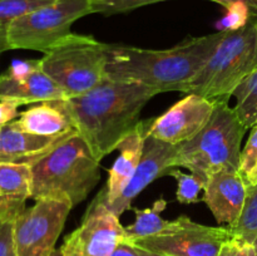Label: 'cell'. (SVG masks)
<instances>
[{
  "instance_id": "obj_1",
  "label": "cell",
  "mask_w": 257,
  "mask_h": 256,
  "mask_svg": "<svg viewBox=\"0 0 257 256\" xmlns=\"http://www.w3.org/2000/svg\"><path fill=\"white\" fill-rule=\"evenodd\" d=\"M158 93L141 83L105 78L84 94L52 102L67 113L95 157L102 161L140 124L143 107Z\"/></svg>"
},
{
  "instance_id": "obj_2",
  "label": "cell",
  "mask_w": 257,
  "mask_h": 256,
  "mask_svg": "<svg viewBox=\"0 0 257 256\" xmlns=\"http://www.w3.org/2000/svg\"><path fill=\"white\" fill-rule=\"evenodd\" d=\"M225 32L191 38L163 50L143 49L123 44H108L107 78L141 83L162 92H185L202 70Z\"/></svg>"
},
{
  "instance_id": "obj_3",
  "label": "cell",
  "mask_w": 257,
  "mask_h": 256,
  "mask_svg": "<svg viewBox=\"0 0 257 256\" xmlns=\"http://www.w3.org/2000/svg\"><path fill=\"white\" fill-rule=\"evenodd\" d=\"M33 200H64L79 205L100 180V161L79 132L32 166Z\"/></svg>"
},
{
  "instance_id": "obj_4",
  "label": "cell",
  "mask_w": 257,
  "mask_h": 256,
  "mask_svg": "<svg viewBox=\"0 0 257 256\" xmlns=\"http://www.w3.org/2000/svg\"><path fill=\"white\" fill-rule=\"evenodd\" d=\"M246 131L228 100H216L205 127L192 140L178 145L173 168H188L205 183L217 171H240L241 143Z\"/></svg>"
},
{
  "instance_id": "obj_5",
  "label": "cell",
  "mask_w": 257,
  "mask_h": 256,
  "mask_svg": "<svg viewBox=\"0 0 257 256\" xmlns=\"http://www.w3.org/2000/svg\"><path fill=\"white\" fill-rule=\"evenodd\" d=\"M257 69V18L235 32H226L205 67L186 93L207 99L230 100L241 83Z\"/></svg>"
},
{
  "instance_id": "obj_6",
  "label": "cell",
  "mask_w": 257,
  "mask_h": 256,
  "mask_svg": "<svg viewBox=\"0 0 257 256\" xmlns=\"http://www.w3.org/2000/svg\"><path fill=\"white\" fill-rule=\"evenodd\" d=\"M40 68L67 94H84L107 78L108 44L70 33L39 59Z\"/></svg>"
},
{
  "instance_id": "obj_7",
  "label": "cell",
  "mask_w": 257,
  "mask_h": 256,
  "mask_svg": "<svg viewBox=\"0 0 257 256\" xmlns=\"http://www.w3.org/2000/svg\"><path fill=\"white\" fill-rule=\"evenodd\" d=\"M88 14H92V0H55L14 20L8 29V47L45 54L72 33L70 28L78 19Z\"/></svg>"
},
{
  "instance_id": "obj_8",
  "label": "cell",
  "mask_w": 257,
  "mask_h": 256,
  "mask_svg": "<svg viewBox=\"0 0 257 256\" xmlns=\"http://www.w3.org/2000/svg\"><path fill=\"white\" fill-rule=\"evenodd\" d=\"M72 203L40 198L14 221L17 256H50L65 225Z\"/></svg>"
},
{
  "instance_id": "obj_9",
  "label": "cell",
  "mask_w": 257,
  "mask_h": 256,
  "mask_svg": "<svg viewBox=\"0 0 257 256\" xmlns=\"http://www.w3.org/2000/svg\"><path fill=\"white\" fill-rule=\"evenodd\" d=\"M232 237L230 227L201 225L182 215L157 235L132 243L163 256H217Z\"/></svg>"
},
{
  "instance_id": "obj_10",
  "label": "cell",
  "mask_w": 257,
  "mask_h": 256,
  "mask_svg": "<svg viewBox=\"0 0 257 256\" xmlns=\"http://www.w3.org/2000/svg\"><path fill=\"white\" fill-rule=\"evenodd\" d=\"M124 240V226L119 217L97 196L82 223L64 238L59 250L63 256H110Z\"/></svg>"
},
{
  "instance_id": "obj_11",
  "label": "cell",
  "mask_w": 257,
  "mask_h": 256,
  "mask_svg": "<svg viewBox=\"0 0 257 256\" xmlns=\"http://www.w3.org/2000/svg\"><path fill=\"white\" fill-rule=\"evenodd\" d=\"M215 102L188 93L153 120H146V138L152 137L170 145H182L192 140L210 119Z\"/></svg>"
},
{
  "instance_id": "obj_12",
  "label": "cell",
  "mask_w": 257,
  "mask_h": 256,
  "mask_svg": "<svg viewBox=\"0 0 257 256\" xmlns=\"http://www.w3.org/2000/svg\"><path fill=\"white\" fill-rule=\"evenodd\" d=\"M178 146L162 142L156 138L147 137L143 155L135 175L131 178L123 192L113 202L107 203V208L119 217L124 211L130 210L132 201L150 183L162 176H167L173 168V160L177 155Z\"/></svg>"
},
{
  "instance_id": "obj_13",
  "label": "cell",
  "mask_w": 257,
  "mask_h": 256,
  "mask_svg": "<svg viewBox=\"0 0 257 256\" xmlns=\"http://www.w3.org/2000/svg\"><path fill=\"white\" fill-rule=\"evenodd\" d=\"M247 190L248 185L240 171L221 170L207 178L202 200L218 223L233 227L245 207Z\"/></svg>"
},
{
  "instance_id": "obj_14",
  "label": "cell",
  "mask_w": 257,
  "mask_h": 256,
  "mask_svg": "<svg viewBox=\"0 0 257 256\" xmlns=\"http://www.w3.org/2000/svg\"><path fill=\"white\" fill-rule=\"evenodd\" d=\"M78 131L60 136H39L25 132L17 124L0 128V163L33 166Z\"/></svg>"
},
{
  "instance_id": "obj_15",
  "label": "cell",
  "mask_w": 257,
  "mask_h": 256,
  "mask_svg": "<svg viewBox=\"0 0 257 256\" xmlns=\"http://www.w3.org/2000/svg\"><path fill=\"white\" fill-rule=\"evenodd\" d=\"M145 142L146 122H141L118 146L119 156L108 172L107 185L97 195L103 203L113 202L123 192L142 158Z\"/></svg>"
},
{
  "instance_id": "obj_16",
  "label": "cell",
  "mask_w": 257,
  "mask_h": 256,
  "mask_svg": "<svg viewBox=\"0 0 257 256\" xmlns=\"http://www.w3.org/2000/svg\"><path fill=\"white\" fill-rule=\"evenodd\" d=\"M60 99H67V94L40 67L24 78L8 77L4 73L0 75V100L22 105Z\"/></svg>"
},
{
  "instance_id": "obj_17",
  "label": "cell",
  "mask_w": 257,
  "mask_h": 256,
  "mask_svg": "<svg viewBox=\"0 0 257 256\" xmlns=\"http://www.w3.org/2000/svg\"><path fill=\"white\" fill-rule=\"evenodd\" d=\"M32 166L0 163V217L15 221L32 198Z\"/></svg>"
},
{
  "instance_id": "obj_18",
  "label": "cell",
  "mask_w": 257,
  "mask_h": 256,
  "mask_svg": "<svg viewBox=\"0 0 257 256\" xmlns=\"http://www.w3.org/2000/svg\"><path fill=\"white\" fill-rule=\"evenodd\" d=\"M14 123L25 132L39 136H60L77 131L67 113L52 100L24 110Z\"/></svg>"
},
{
  "instance_id": "obj_19",
  "label": "cell",
  "mask_w": 257,
  "mask_h": 256,
  "mask_svg": "<svg viewBox=\"0 0 257 256\" xmlns=\"http://www.w3.org/2000/svg\"><path fill=\"white\" fill-rule=\"evenodd\" d=\"M167 202L162 198L156 201L151 207L145 210L133 208L136 213V220L132 225L124 226L125 240L128 242H136L142 238L151 237L165 230L170 221L163 220L161 213L165 211Z\"/></svg>"
},
{
  "instance_id": "obj_20",
  "label": "cell",
  "mask_w": 257,
  "mask_h": 256,
  "mask_svg": "<svg viewBox=\"0 0 257 256\" xmlns=\"http://www.w3.org/2000/svg\"><path fill=\"white\" fill-rule=\"evenodd\" d=\"M55 0H0V53L9 50L8 29L14 20L44 7Z\"/></svg>"
},
{
  "instance_id": "obj_21",
  "label": "cell",
  "mask_w": 257,
  "mask_h": 256,
  "mask_svg": "<svg viewBox=\"0 0 257 256\" xmlns=\"http://www.w3.org/2000/svg\"><path fill=\"white\" fill-rule=\"evenodd\" d=\"M231 228L233 237L246 245H253L257 240V183L248 186L245 207L237 223Z\"/></svg>"
},
{
  "instance_id": "obj_22",
  "label": "cell",
  "mask_w": 257,
  "mask_h": 256,
  "mask_svg": "<svg viewBox=\"0 0 257 256\" xmlns=\"http://www.w3.org/2000/svg\"><path fill=\"white\" fill-rule=\"evenodd\" d=\"M237 103L235 105L236 113L245 127L251 128L255 124L257 112V69L243 83L238 85L233 93Z\"/></svg>"
},
{
  "instance_id": "obj_23",
  "label": "cell",
  "mask_w": 257,
  "mask_h": 256,
  "mask_svg": "<svg viewBox=\"0 0 257 256\" xmlns=\"http://www.w3.org/2000/svg\"><path fill=\"white\" fill-rule=\"evenodd\" d=\"M226 14L216 23L218 32H235L242 29L257 15L252 12L250 5L243 0H236L225 8Z\"/></svg>"
},
{
  "instance_id": "obj_24",
  "label": "cell",
  "mask_w": 257,
  "mask_h": 256,
  "mask_svg": "<svg viewBox=\"0 0 257 256\" xmlns=\"http://www.w3.org/2000/svg\"><path fill=\"white\" fill-rule=\"evenodd\" d=\"M168 175L172 176L177 182V192L176 198L181 203H197L201 198H198L201 191L205 188V181L198 177L195 173H185L178 168L170 170Z\"/></svg>"
},
{
  "instance_id": "obj_25",
  "label": "cell",
  "mask_w": 257,
  "mask_h": 256,
  "mask_svg": "<svg viewBox=\"0 0 257 256\" xmlns=\"http://www.w3.org/2000/svg\"><path fill=\"white\" fill-rule=\"evenodd\" d=\"M167 0H92V14L114 15Z\"/></svg>"
},
{
  "instance_id": "obj_26",
  "label": "cell",
  "mask_w": 257,
  "mask_h": 256,
  "mask_svg": "<svg viewBox=\"0 0 257 256\" xmlns=\"http://www.w3.org/2000/svg\"><path fill=\"white\" fill-rule=\"evenodd\" d=\"M257 165V124H253L251 127L250 137L246 142L245 147L242 148L241 153V165H240V173L243 176V178H247L251 171L256 167Z\"/></svg>"
},
{
  "instance_id": "obj_27",
  "label": "cell",
  "mask_w": 257,
  "mask_h": 256,
  "mask_svg": "<svg viewBox=\"0 0 257 256\" xmlns=\"http://www.w3.org/2000/svg\"><path fill=\"white\" fill-rule=\"evenodd\" d=\"M0 256H17L14 221L0 217Z\"/></svg>"
},
{
  "instance_id": "obj_28",
  "label": "cell",
  "mask_w": 257,
  "mask_h": 256,
  "mask_svg": "<svg viewBox=\"0 0 257 256\" xmlns=\"http://www.w3.org/2000/svg\"><path fill=\"white\" fill-rule=\"evenodd\" d=\"M39 67V60H17V62L12 63V65L8 68L4 74L12 78H24Z\"/></svg>"
},
{
  "instance_id": "obj_29",
  "label": "cell",
  "mask_w": 257,
  "mask_h": 256,
  "mask_svg": "<svg viewBox=\"0 0 257 256\" xmlns=\"http://www.w3.org/2000/svg\"><path fill=\"white\" fill-rule=\"evenodd\" d=\"M110 256H163V255L152 252V251H148L146 250V248H142L140 247V246L135 245V243L128 242V241H122V242L115 247V250L113 251V253Z\"/></svg>"
},
{
  "instance_id": "obj_30",
  "label": "cell",
  "mask_w": 257,
  "mask_h": 256,
  "mask_svg": "<svg viewBox=\"0 0 257 256\" xmlns=\"http://www.w3.org/2000/svg\"><path fill=\"white\" fill-rule=\"evenodd\" d=\"M248 245L243 243L238 238L232 237L223 243L217 256H247Z\"/></svg>"
},
{
  "instance_id": "obj_31",
  "label": "cell",
  "mask_w": 257,
  "mask_h": 256,
  "mask_svg": "<svg viewBox=\"0 0 257 256\" xmlns=\"http://www.w3.org/2000/svg\"><path fill=\"white\" fill-rule=\"evenodd\" d=\"M19 105V103L13 100H0V128L15 120V118L19 115L18 113Z\"/></svg>"
},
{
  "instance_id": "obj_32",
  "label": "cell",
  "mask_w": 257,
  "mask_h": 256,
  "mask_svg": "<svg viewBox=\"0 0 257 256\" xmlns=\"http://www.w3.org/2000/svg\"><path fill=\"white\" fill-rule=\"evenodd\" d=\"M210 2L217 3V4L222 5L223 8H226L227 5H230L232 2H236V0H210ZM243 2L247 3V4L251 7V9H252V12L257 15V0H243Z\"/></svg>"
},
{
  "instance_id": "obj_33",
  "label": "cell",
  "mask_w": 257,
  "mask_h": 256,
  "mask_svg": "<svg viewBox=\"0 0 257 256\" xmlns=\"http://www.w3.org/2000/svg\"><path fill=\"white\" fill-rule=\"evenodd\" d=\"M246 182H247L248 186H252V185H255V183H257V165H256V167L251 171V173L248 175V177L246 178Z\"/></svg>"
},
{
  "instance_id": "obj_34",
  "label": "cell",
  "mask_w": 257,
  "mask_h": 256,
  "mask_svg": "<svg viewBox=\"0 0 257 256\" xmlns=\"http://www.w3.org/2000/svg\"><path fill=\"white\" fill-rule=\"evenodd\" d=\"M247 256H256V250H255V246L253 245H248Z\"/></svg>"
},
{
  "instance_id": "obj_35",
  "label": "cell",
  "mask_w": 257,
  "mask_h": 256,
  "mask_svg": "<svg viewBox=\"0 0 257 256\" xmlns=\"http://www.w3.org/2000/svg\"><path fill=\"white\" fill-rule=\"evenodd\" d=\"M50 256H63V255H62V252H60V250H57V248H55Z\"/></svg>"
},
{
  "instance_id": "obj_36",
  "label": "cell",
  "mask_w": 257,
  "mask_h": 256,
  "mask_svg": "<svg viewBox=\"0 0 257 256\" xmlns=\"http://www.w3.org/2000/svg\"><path fill=\"white\" fill-rule=\"evenodd\" d=\"M253 246H255V248L257 250V240L255 241V243H253Z\"/></svg>"
},
{
  "instance_id": "obj_37",
  "label": "cell",
  "mask_w": 257,
  "mask_h": 256,
  "mask_svg": "<svg viewBox=\"0 0 257 256\" xmlns=\"http://www.w3.org/2000/svg\"><path fill=\"white\" fill-rule=\"evenodd\" d=\"M257 122V112H256V115H255V123Z\"/></svg>"
},
{
  "instance_id": "obj_38",
  "label": "cell",
  "mask_w": 257,
  "mask_h": 256,
  "mask_svg": "<svg viewBox=\"0 0 257 256\" xmlns=\"http://www.w3.org/2000/svg\"><path fill=\"white\" fill-rule=\"evenodd\" d=\"M255 250H256V248H255ZM256 256H257V250H256Z\"/></svg>"
},
{
  "instance_id": "obj_39",
  "label": "cell",
  "mask_w": 257,
  "mask_h": 256,
  "mask_svg": "<svg viewBox=\"0 0 257 256\" xmlns=\"http://www.w3.org/2000/svg\"><path fill=\"white\" fill-rule=\"evenodd\" d=\"M255 124H257V122H256V123H255Z\"/></svg>"
}]
</instances>
